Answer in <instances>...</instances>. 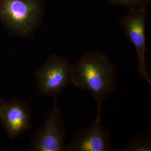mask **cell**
<instances>
[{
  "label": "cell",
  "mask_w": 151,
  "mask_h": 151,
  "mask_svg": "<svg viewBox=\"0 0 151 151\" xmlns=\"http://www.w3.org/2000/svg\"><path fill=\"white\" fill-rule=\"evenodd\" d=\"M116 71L106 54L89 52L72 65V84L90 93L97 103V111H101L103 101L115 89Z\"/></svg>",
  "instance_id": "cell-1"
},
{
  "label": "cell",
  "mask_w": 151,
  "mask_h": 151,
  "mask_svg": "<svg viewBox=\"0 0 151 151\" xmlns=\"http://www.w3.org/2000/svg\"><path fill=\"white\" fill-rule=\"evenodd\" d=\"M112 145L109 131L101 123V111L94 122L78 132L65 146V151H110Z\"/></svg>",
  "instance_id": "cell-6"
},
{
  "label": "cell",
  "mask_w": 151,
  "mask_h": 151,
  "mask_svg": "<svg viewBox=\"0 0 151 151\" xmlns=\"http://www.w3.org/2000/svg\"><path fill=\"white\" fill-rule=\"evenodd\" d=\"M35 74L39 92L54 99L72 84L70 60L57 54L50 55Z\"/></svg>",
  "instance_id": "cell-3"
},
{
  "label": "cell",
  "mask_w": 151,
  "mask_h": 151,
  "mask_svg": "<svg viewBox=\"0 0 151 151\" xmlns=\"http://www.w3.org/2000/svg\"><path fill=\"white\" fill-rule=\"evenodd\" d=\"M111 4L127 7L128 9L141 6H147L151 0H108Z\"/></svg>",
  "instance_id": "cell-9"
},
{
  "label": "cell",
  "mask_w": 151,
  "mask_h": 151,
  "mask_svg": "<svg viewBox=\"0 0 151 151\" xmlns=\"http://www.w3.org/2000/svg\"><path fill=\"white\" fill-rule=\"evenodd\" d=\"M44 16L42 0H0V22L12 35L32 37Z\"/></svg>",
  "instance_id": "cell-2"
},
{
  "label": "cell",
  "mask_w": 151,
  "mask_h": 151,
  "mask_svg": "<svg viewBox=\"0 0 151 151\" xmlns=\"http://www.w3.org/2000/svg\"><path fill=\"white\" fill-rule=\"evenodd\" d=\"M0 122L9 137L21 135L31 126L29 102L15 99L4 101L0 106Z\"/></svg>",
  "instance_id": "cell-7"
},
{
  "label": "cell",
  "mask_w": 151,
  "mask_h": 151,
  "mask_svg": "<svg viewBox=\"0 0 151 151\" xmlns=\"http://www.w3.org/2000/svg\"><path fill=\"white\" fill-rule=\"evenodd\" d=\"M4 100L1 98V97L0 96V106H1V105L2 104V103H3V101H4Z\"/></svg>",
  "instance_id": "cell-10"
},
{
  "label": "cell",
  "mask_w": 151,
  "mask_h": 151,
  "mask_svg": "<svg viewBox=\"0 0 151 151\" xmlns=\"http://www.w3.org/2000/svg\"><path fill=\"white\" fill-rule=\"evenodd\" d=\"M147 6L129 9L128 12L118 20L124 29L125 35L133 45L138 58L137 70L140 78L151 86V79L146 61V25Z\"/></svg>",
  "instance_id": "cell-4"
},
{
  "label": "cell",
  "mask_w": 151,
  "mask_h": 151,
  "mask_svg": "<svg viewBox=\"0 0 151 151\" xmlns=\"http://www.w3.org/2000/svg\"><path fill=\"white\" fill-rule=\"evenodd\" d=\"M44 124L37 130L31 139L29 150L32 151H65L66 129L57 98Z\"/></svg>",
  "instance_id": "cell-5"
},
{
  "label": "cell",
  "mask_w": 151,
  "mask_h": 151,
  "mask_svg": "<svg viewBox=\"0 0 151 151\" xmlns=\"http://www.w3.org/2000/svg\"><path fill=\"white\" fill-rule=\"evenodd\" d=\"M123 151H151V139L150 136L138 135L133 140L119 150Z\"/></svg>",
  "instance_id": "cell-8"
}]
</instances>
